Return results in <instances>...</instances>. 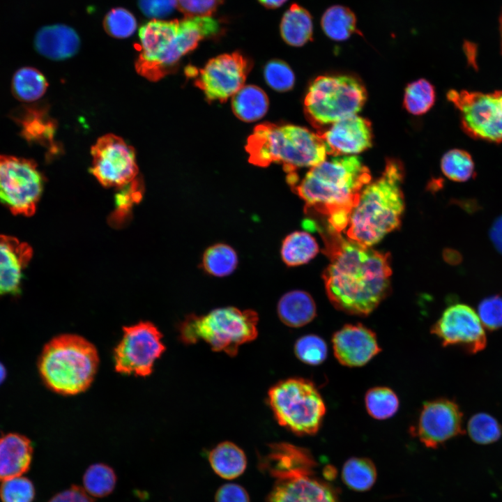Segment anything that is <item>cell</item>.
Returning a JSON list of instances; mask_svg holds the SVG:
<instances>
[{
    "label": "cell",
    "mask_w": 502,
    "mask_h": 502,
    "mask_svg": "<svg viewBox=\"0 0 502 502\" xmlns=\"http://www.w3.org/2000/svg\"><path fill=\"white\" fill-rule=\"evenodd\" d=\"M123 337L114 351L116 371L140 376L149 375L155 361L165 351L162 333L149 321L123 327Z\"/></svg>",
    "instance_id": "obj_12"
},
{
    "label": "cell",
    "mask_w": 502,
    "mask_h": 502,
    "mask_svg": "<svg viewBox=\"0 0 502 502\" xmlns=\"http://www.w3.org/2000/svg\"><path fill=\"white\" fill-rule=\"evenodd\" d=\"M365 404L367 413L372 418L385 420L392 417L397 411L399 399L390 388L377 386L367 391Z\"/></svg>",
    "instance_id": "obj_34"
},
{
    "label": "cell",
    "mask_w": 502,
    "mask_h": 502,
    "mask_svg": "<svg viewBox=\"0 0 502 502\" xmlns=\"http://www.w3.org/2000/svg\"><path fill=\"white\" fill-rule=\"evenodd\" d=\"M105 31L116 38L130 36L137 29L135 16L123 8H115L107 13L103 21Z\"/></svg>",
    "instance_id": "obj_41"
},
{
    "label": "cell",
    "mask_w": 502,
    "mask_h": 502,
    "mask_svg": "<svg viewBox=\"0 0 502 502\" xmlns=\"http://www.w3.org/2000/svg\"><path fill=\"white\" fill-rule=\"evenodd\" d=\"M324 33L331 40L344 41L360 32L355 14L349 8L334 5L327 8L321 19Z\"/></svg>",
    "instance_id": "obj_29"
},
{
    "label": "cell",
    "mask_w": 502,
    "mask_h": 502,
    "mask_svg": "<svg viewBox=\"0 0 502 502\" xmlns=\"http://www.w3.org/2000/svg\"><path fill=\"white\" fill-rule=\"evenodd\" d=\"M366 100L365 87L358 78L349 75H324L310 84L304 106L311 121L324 126L356 115Z\"/></svg>",
    "instance_id": "obj_9"
},
{
    "label": "cell",
    "mask_w": 502,
    "mask_h": 502,
    "mask_svg": "<svg viewBox=\"0 0 502 502\" xmlns=\"http://www.w3.org/2000/svg\"><path fill=\"white\" fill-rule=\"evenodd\" d=\"M245 149L252 164L267 167L278 162L288 174H296L298 168L313 167L328 155L319 134L298 126L271 123L254 128Z\"/></svg>",
    "instance_id": "obj_5"
},
{
    "label": "cell",
    "mask_w": 502,
    "mask_h": 502,
    "mask_svg": "<svg viewBox=\"0 0 502 502\" xmlns=\"http://www.w3.org/2000/svg\"><path fill=\"white\" fill-rule=\"evenodd\" d=\"M220 31L219 22L212 16L152 20L139 29L140 52L135 68L145 78L158 81L173 72L180 59L201 40L217 36Z\"/></svg>",
    "instance_id": "obj_3"
},
{
    "label": "cell",
    "mask_w": 502,
    "mask_h": 502,
    "mask_svg": "<svg viewBox=\"0 0 502 502\" xmlns=\"http://www.w3.org/2000/svg\"><path fill=\"white\" fill-rule=\"evenodd\" d=\"M443 346H462L475 353L486 346L484 326L476 312L464 304L448 307L431 328Z\"/></svg>",
    "instance_id": "obj_15"
},
{
    "label": "cell",
    "mask_w": 502,
    "mask_h": 502,
    "mask_svg": "<svg viewBox=\"0 0 502 502\" xmlns=\"http://www.w3.org/2000/svg\"><path fill=\"white\" fill-rule=\"evenodd\" d=\"M10 116L28 143L46 147L54 146L56 123L45 107L37 104L21 105L11 112Z\"/></svg>",
    "instance_id": "obj_22"
},
{
    "label": "cell",
    "mask_w": 502,
    "mask_h": 502,
    "mask_svg": "<svg viewBox=\"0 0 502 502\" xmlns=\"http://www.w3.org/2000/svg\"><path fill=\"white\" fill-rule=\"evenodd\" d=\"M296 357L303 363L311 365L322 363L327 357L326 342L316 335H307L300 337L294 346Z\"/></svg>",
    "instance_id": "obj_40"
},
{
    "label": "cell",
    "mask_w": 502,
    "mask_h": 502,
    "mask_svg": "<svg viewBox=\"0 0 502 502\" xmlns=\"http://www.w3.org/2000/svg\"><path fill=\"white\" fill-rule=\"evenodd\" d=\"M116 476L109 466L98 463L91 465L83 476L85 491L95 497H104L114 490Z\"/></svg>",
    "instance_id": "obj_36"
},
{
    "label": "cell",
    "mask_w": 502,
    "mask_h": 502,
    "mask_svg": "<svg viewBox=\"0 0 502 502\" xmlns=\"http://www.w3.org/2000/svg\"><path fill=\"white\" fill-rule=\"evenodd\" d=\"M404 167L390 158L381 175L363 189L345 230L348 238L371 247L398 228L404 210Z\"/></svg>",
    "instance_id": "obj_4"
},
{
    "label": "cell",
    "mask_w": 502,
    "mask_h": 502,
    "mask_svg": "<svg viewBox=\"0 0 502 502\" xmlns=\"http://www.w3.org/2000/svg\"><path fill=\"white\" fill-rule=\"evenodd\" d=\"M44 184L45 178L34 161L0 155V203L13 214L32 216Z\"/></svg>",
    "instance_id": "obj_10"
},
{
    "label": "cell",
    "mask_w": 502,
    "mask_h": 502,
    "mask_svg": "<svg viewBox=\"0 0 502 502\" xmlns=\"http://www.w3.org/2000/svg\"><path fill=\"white\" fill-rule=\"evenodd\" d=\"M139 181L134 180L123 187L116 196V209L109 217V223L114 227L122 226L128 220L132 205L142 197Z\"/></svg>",
    "instance_id": "obj_39"
},
{
    "label": "cell",
    "mask_w": 502,
    "mask_h": 502,
    "mask_svg": "<svg viewBox=\"0 0 502 502\" xmlns=\"http://www.w3.org/2000/svg\"><path fill=\"white\" fill-rule=\"evenodd\" d=\"M371 173L356 155L333 156L311 167L292 186L306 206L328 218L330 230L345 231Z\"/></svg>",
    "instance_id": "obj_2"
},
{
    "label": "cell",
    "mask_w": 502,
    "mask_h": 502,
    "mask_svg": "<svg viewBox=\"0 0 502 502\" xmlns=\"http://www.w3.org/2000/svg\"><path fill=\"white\" fill-rule=\"evenodd\" d=\"M34 46L40 54L52 60L60 61L77 53L80 39L73 28L56 24L40 29L34 38Z\"/></svg>",
    "instance_id": "obj_23"
},
{
    "label": "cell",
    "mask_w": 502,
    "mask_h": 502,
    "mask_svg": "<svg viewBox=\"0 0 502 502\" xmlns=\"http://www.w3.org/2000/svg\"><path fill=\"white\" fill-rule=\"evenodd\" d=\"M471 439L478 444H489L499 439L502 429L498 421L489 414L480 413L471 418L468 423Z\"/></svg>",
    "instance_id": "obj_38"
},
{
    "label": "cell",
    "mask_w": 502,
    "mask_h": 502,
    "mask_svg": "<svg viewBox=\"0 0 502 502\" xmlns=\"http://www.w3.org/2000/svg\"><path fill=\"white\" fill-rule=\"evenodd\" d=\"M311 476L278 480L268 502H337L334 490Z\"/></svg>",
    "instance_id": "obj_21"
},
{
    "label": "cell",
    "mask_w": 502,
    "mask_h": 502,
    "mask_svg": "<svg viewBox=\"0 0 502 502\" xmlns=\"http://www.w3.org/2000/svg\"><path fill=\"white\" fill-rule=\"evenodd\" d=\"M490 236L497 250L502 253V216L497 218L493 224Z\"/></svg>",
    "instance_id": "obj_49"
},
{
    "label": "cell",
    "mask_w": 502,
    "mask_h": 502,
    "mask_svg": "<svg viewBox=\"0 0 502 502\" xmlns=\"http://www.w3.org/2000/svg\"><path fill=\"white\" fill-rule=\"evenodd\" d=\"M7 372L5 366L0 362V385L5 381Z\"/></svg>",
    "instance_id": "obj_52"
},
{
    "label": "cell",
    "mask_w": 502,
    "mask_h": 502,
    "mask_svg": "<svg viewBox=\"0 0 502 502\" xmlns=\"http://www.w3.org/2000/svg\"><path fill=\"white\" fill-rule=\"evenodd\" d=\"M319 135L325 144L327 154L333 156L358 154L372 145L371 123L357 114L331 124Z\"/></svg>",
    "instance_id": "obj_17"
},
{
    "label": "cell",
    "mask_w": 502,
    "mask_h": 502,
    "mask_svg": "<svg viewBox=\"0 0 502 502\" xmlns=\"http://www.w3.org/2000/svg\"><path fill=\"white\" fill-rule=\"evenodd\" d=\"M325 242L330 263L324 280L329 300L345 313L370 314L390 291V254L345 238L330 229Z\"/></svg>",
    "instance_id": "obj_1"
},
{
    "label": "cell",
    "mask_w": 502,
    "mask_h": 502,
    "mask_svg": "<svg viewBox=\"0 0 502 502\" xmlns=\"http://www.w3.org/2000/svg\"><path fill=\"white\" fill-rule=\"evenodd\" d=\"M32 256L27 243L0 234V296L20 294L24 271Z\"/></svg>",
    "instance_id": "obj_19"
},
{
    "label": "cell",
    "mask_w": 502,
    "mask_h": 502,
    "mask_svg": "<svg viewBox=\"0 0 502 502\" xmlns=\"http://www.w3.org/2000/svg\"><path fill=\"white\" fill-rule=\"evenodd\" d=\"M277 313L287 326L298 328L310 323L316 316V305L310 294L295 290L285 294L280 300Z\"/></svg>",
    "instance_id": "obj_25"
},
{
    "label": "cell",
    "mask_w": 502,
    "mask_h": 502,
    "mask_svg": "<svg viewBox=\"0 0 502 502\" xmlns=\"http://www.w3.org/2000/svg\"><path fill=\"white\" fill-rule=\"evenodd\" d=\"M413 432L426 447L435 448L464 433L462 413L455 402L446 398L427 402Z\"/></svg>",
    "instance_id": "obj_16"
},
{
    "label": "cell",
    "mask_w": 502,
    "mask_h": 502,
    "mask_svg": "<svg viewBox=\"0 0 502 502\" xmlns=\"http://www.w3.org/2000/svg\"><path fill=\"white\" fill-rule=\"evenodd\" d=\"M342 478L350 489L366 491L374 483L376 471L373 462L365 457H351L344 463Z\"/></svg>",
    "instance_id": "obj_32"
},
{
    "label": "cell",
    "mask_w": 502,
    "mask_h": 502,
    "mask_svg": "<svg viewBox=\"0 0 502 502\" xmlns=\"http://www.w3.org/2000/svg\"><path fill=\"white\" fill-rule=\"evenodd\" d=\"M91 173L105 187L123 188L138 174L134 149L121 138L109 134L91 148Z\"/></svg>",
    "instance_id": "obj_14"
},
{
    "label": "cell",
    "mask_w": 502,
    "mask_h": 502,
    "mask_svg": "<svg viewBox=\"0 0 502 502\" xmlns=\"http://www.w3.org/2000/svg\"><path fill=\"white\" fill-rule=\"evenodd\" d=\"M99 356L96 347L75 334L57 335L45 344L38 369L45 385L63 395L85 391L97 372Z\"/></svg>",
    "instance_id": "obj_6"
},
{
    "label": "cell",
    "mask_w": 502,
    "mask_h": 502,
    "mask_svg": "<svg viewBox=\"0 0 502 502\" xmlns=\"http://www.w3.org/2000/svg\"><path fill=\"white\" fill-rule=\"evenodd\" d=\"M261 464L278 480L312 475L316 462L305 448L277 443L270 446Z\"/></svg>",
    "instance_id": "obj_20"
},
{
    "label": "cell",
    "mask_w": 502,
    "mask_h": 502,
    "mask_svg": "<svg viewBox=\"0 0 502 502\" xmlns=\"http://www.w3.org/2000/svg\"><path fill=\"white\" fill-rule=\"evenodd\" d=\"M49 502H93L84 489L73 485L69 489L58 493Z\"/></svg>",
    "instance_id": "obj_48"
},
{
    "label": "cell",
    "mask_w": 502,
    "mask_h": 502,
    "mask_svg": "<svg viewBox=\"0 0 502 502\" xmlns=\"http://www.w3.org/2000/svg\"><path fill=\"white\" fill-rule=\"evenodd\" d=\"M33 445L26 436L10 432L0 439V481L21 476L31 465Z\"/></svg>",
    "instance_id": "obj_24"
},
{
    "label": "cell",
    "mask_w": 502,
    "mask_h": 502,
    "mask_svg": "<svg viewBox=\"0 0 502 502\" xmlns=\"http://www.w3.org/2000/svg\"><path fill=\"white\" fill-rule=\"evenodd\" d=\"M478 317L489 330L502 328V297L494 296L482 301L478 307Z\"/></svg>",
    "instance_id": "obj_44"
},
{
    "label": "cell",
    "mask_w": 502,
    "mask_h": 502,
    "mask_svg": "<svg viewBox=\"0 0 502 502\" xmlns=\"http://www.w3.org/2000/svg\"><path fill=\"white\" fill-rule=\"evenodd\" d=\"M35 496L33 483L26 478L19 476L4 481L0 486L2 502H32Z\"/></svg>",
    "instance_id": "obj_43"
},
{
    "label": "cell",
    "mask_w": 502,
    "mask_h": 502,
    "mask_svg": "<svg viewBox=\"0 0 502 502\" xmlns=\"http://www.w3.org/2000/svg\"><path fill=\"white\" fill-rule=\"evenodd\" d=\"M441 168L449 179L464 182L474 174L475 165L471 155L466 151L455 149L446 152L442 157Z\"/></svg>",
    "instance_id": "obj_37"
},
{
    "label": "cell",
    "mask_w": 502,
    "mask_h": 502,
    "mask_svg": "<svg viewBox=\"0 0 502 502\" xmlns=\"http://www.w3.org/2000/svg\"><path fill=\"white\" fill-rule=\"evenodd\" d=\"M268 404L277 423L297 435H312L326 413L321 394L311 381L290 378L275 384L268 393Z\"/></svg>",
    "instance_id": "obj_8"
},
{
    "label": "cell",
    "mask_w": 502,
    "mask_h": 502,
    "mask_svg": "<svg viewBox=\"0 0 502 502\" xmlns=\"http://www.w3.org/2000/svg\"><path fill=\"white\" fill-rule=\"evenodd\" d=\"M287 1L288 0H258L263 6L269 9L277 8Z\"/></svg>",
    "instance_id": "obj_50"
},
{
    "label": "cell",
    "mask_w": 502,
    "mask_h": 502,
    "mask_svg": "<svg viewBox=\"0 0 502 502\" xmlns=\"http://www.w3.org/2000/svg\"><path fill=\"white\" fill-rule=\"evenodd\" d=\"M447 98L459 110L463 130L471 137L502 142V91L450 90Z\"/></svg>",
    "instance_id": "obj_11"
},
{
    "label": "cell",
    "mask_w": 502,
    "mask_h": 502,
    "mask_svg": "<svg viewBox=\"0 0 502 502\" xmlns=\"http://www.w3.org/2000/svg\"><path fill=\"white\" fill-rule=\"evenodd\" d=\"M433 85L425 79L409 84L405 89L403 105L409 113L421 115L428 112L435 102Z\"/></svg>",
    "instance_id": "obj_35"
},
{
    "label": "cell",
    "mask_w": 502,
    "mask_h": 502,
    "mask_svg": "<svg viewBox=\"0 0 502 502\" xmlns=\"http://www.w3.org/2000/svg\"><path fill=\"white\" fill-rule=\"evenodd\" d=\"M257 322L254 311L220 307L204 315L188 316L180 326V337L188 344L204 341L213 351L233 357L240 346L257 337Z\"/></svg>",
    "instance_id": "obj_7"
},
{
    "label": "cell",
    "mask_w": 502,
    "mask_h": 502,
    "mask_svg": "<svg viewBox=\"0 0 502 502\" xmlns=\"http://www.w3.org/2000/svg\"><path fill=\"white\" fill-rule=\"evenodd\" d=\"M231 106L234 114L238 119L245 122H252L265 115L268 107V99L259 87L247 85L233 96Z\"/></svg>",
    "instance_id": "obj_28"
},
{
    "label": "cell",
    "mask_w": 502,
    "mask_h": 502,
    "mask_svg": "<svg viewBox=\"0 0 502 502\" xmlns=\"http://www.w3.org/2000/svg\"><path fill=\"white\" fill-rule=\"evenodd\" d=\"M48 83L44 75L31 67L17 70L12 79L13 96L20 101L31 102L40 98L45 93Z\"/></svg>",
    "instance_id": "obj_31"
},
{
    "label": "cell",
    "mask_w": 502,
    "mask_h": 502,
    "mask_svg": "<svg viewBox=\"0 0 502 502\" xmlns=\"http://www.w3.org/2000/svg\"><path fill=\"white\" fill-rule=\"evenodd\" d=\"M215 502H250L247 491L241 485L228 483L217 490Z\"/></svg>",
    "instance_id": "obj_47"
},
{
    "label": "cell",
    "mask_w": 502,
    "mask_h": 502,
    "mask_svg": "<svg viewBox=\"0 0 502 502\" xmlns=\"http://www.w3.org/2000/svg\"><path fill=\"white\" fill-rule=\"evenodd\" d=\"M324 476L326 478L330 479L335 476V472L334 468L330 466H328L324 469Z\"/></svg>",
    "instance_id": "obj_51"
},
{
    "label": "cell",
    "mask_w": 502,
    "mask_h": 502,
    "mask_svg": "<svg viewBox=\"0 0 502 502\" xmlns=\"http://www.w3.org/2000/svg\"><path fill=\"white\" fill-rule=\"evenodd\" d=\"M141 11L153 20H161L169 15L177 7L176 0H138Z\"/></svg>",
    "instance_id": "obj_46"
},
{
    "label": "cell",
    "mask_w": 502,
    "mask_h": 502,
    "mask_svg": "<svg viewBox=\"0 0 502 502\" xmlns=\"http://www.w3.org/2000/svg\"><path fill=\"white\" fill-rule=\"evenodd\" d=\"M238 264L234 250L226 244H216L208 248L204 254L202 265L209 274L223 277L231 274Z\"/></svg>",
    "instance_id": "obj_33"
},
{
    "label": "cell",
    "mask_w": 502,
    "mask_h": 502,
    "mask_svg": "<svg viewBox=\"0 0 502 502\" xmlns=\"http://www.w3.org/2000/svg\"><path fill=\"white\" fill-rule=\"evenodd\" d=\"M208 461L213 471L225 479H234L245 471L247 458L244 451L235 443L224 441L209 452Z\"/></svg>",
    "instance_id": "obj_27"
},
{
    "label": "cell",
    "mask_w": 502,
    "mask_h": 502,
    "mask_svg": "<svg viewBox=\"0 0 502 502\" xmlns=\"http://www.w3.org/2000/svg\"><path fill=\"white\" fill-rule=\"evenodd\" d=\"M251 68L250 59L235 52L210 59L201 69L190 67L187 73L196 76L195 84L207 100L224 102L243 86Z\"/></svg>",
    "instance_id": "obj_13"
},
{
    "label": "cell",
    "mask_w": 502,
    "mask_h": 502,
    "mask_svg": "<svg viewBox=\"0 0 502 502\" xmlns=\"http://www.w3.org/2000/svg\"><path fill=\"white\" fill-rule=\"evenodd\" d=\"M224 0H176L185 17L212 16Z\"/></svg>",
    "instance_id": "obj_45"
},
{
    "label": "cell",
    "mask_w": 502,
    "mask_h": 502,
    "mask_svg": "<svg viewBox=\"0 0 502 502\" xmlns=\"http://www.w3.org/2000/svg\"><path fill=\"white\" fill-rule=\"evenodd\" d=\"M319 252L315 238L307 231H294L282 242L281 256L288 266H295L309 262Z\"/></svg>",
    "instance_id": "obj_30"
},
{
    "label": "cell",
    "mask_w": 502,
    "mask_h": 502,
    "mask_svg": "<svg viewBox=\"0 0 502 502\" xmlns=\"http://www.w3.org/2000/svg\"><path fill=\"white\" fill-rule=\"evenodd\" d=\"M499 31H500V36H501V52H502V11L499 17Z\"/></svg>",
    "instance_id": "obj_53"
},
{
    "label": "cell",
    "mask_w": 502,
    "mask_h": 502,
    "mask_svg": "<svg viewBox=\"0 0 502 502\" xmlns=\"http://www.w3.org/2000/svg\"><path fill=\"white\" fill-rule=\"evenodd\" d=\"M280 32L287 44L294 47L304 45L312 40L313 35L310 13L297 3L291 4L281 19Z\"/></svg>",
    "instance_id": "obj_26"
},
{
    "label": "cell",
    "mask_w": 502,
    "mask_h": 502,
    "mask_svg": "<svg viewBox=\"0 0 502 502\" xmlns=\"http://www.w3.org/2000/svg\"><path fill=\"white\" fill-rule=\"evenodd\" d=\"M264 75L266 83L277 91H289L294 85V72L287 63L281 60L268 61L264 67Z\"/></svg>",
    "instance_id": "obj_42"
},
{
    "label": "cell",
    "mask_w": 502,
    "mask_h": 502,
    "mask_svg": "<svg viewBox=\"0 0 502 502\" xmlns=\"http://www.w3.org/2000/svg\"><path fill=\"white\" fill-rule=\"evenodd\" d=\"M332 343L338 362L349 367L363 366L381 351L374 332L360 324L344 325Z\"/></svg>",
    "instance_id": "obj_18"
}]
</instances>
